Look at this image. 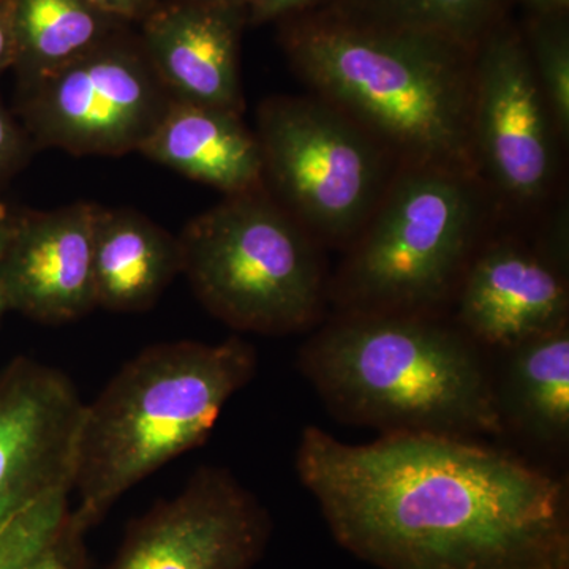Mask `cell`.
Returning <instances> with one entry per match:
<instances>
[{
    "instance_id": "cell-21",
    "label": "cell",
    "mask_w": 569,
    "mask_h": 569,
    "mask_svg": "<svg viewBox=\"0 0 569 569\" xmlns=\"http://www.w3.org/2000/svg\"><path fill=\"white\" fill-rule=\"evenodd\" d=\"M73 489L40 497L0 529V569H29L51 548L70 522Z\"/></svg>"
},
{
    "instance_id": "cell-6",
    "label": "cell",
    "mask_w": 569,
    "mask_h": 569,
    "mask_svg": "<svg viewBox=\"0 0 569 569\" xmlns=\"http://www.w3.org/2000/svg\"><path fill=\"white\" fill-rule=\"evenodd\" d=\"M178 241L181 276L228 328L290 336L323 323L331 306L325 247L266 189L223 197Z\"/></svg>"
},
{
    "instance_id": "cell-3",
    "label": "cell",
    "mask_w": 569,
    "mask_h": 569,
    "mask_svg": "<svg viewBox=\"0 0 569 569\" xmlns=\"http://www.w3.org/2000/svg\"><path fill=\"white\" fill-rule=\"evenodd\" d=\"M298 367L337 419L383 436L507 430L481 347L448 316L336 313Z\"/></svg>"
},
{
    "instance_id": "cell-15",
    "label": "cell",
    "mask_w": 569,
    "mask_h": 569,
    "mask_svg": "<svg viewBox=\"0 0 569 569\" xmlns=\"http://www.w3.org/2000/svg\"><path fill=\"white\" fill-rule=\"evenodd\" d=\"M138 153L223 197L264 189L260 142L233 111L173 99Z\"/></svg>"
},
{
    "instance_id": "cell-13",
    "label": "cell",
    "mask_w": 569,
    "mask_h": 569,
    "mask_svg": "<svg viewBox=\"0 0 569 569\" xmlns=\"http://www.w3.org/2000/svg\"><path fill=\"white\" fill-rule=\"evenodd\" d=\"M99 204L14 213L0 282L7 309L43 325L81 320L97 309L93 236Z\"/></svg>"
},
{
    "instance_id": "cell-29",
    "label": "cell",
    "mask_w": 569,
    "mask_h": 569,
    "mask_svg": "<svg viewBox=\"0 0 569 569\" xmlns=\"http://www.w3.org/2000/svg\"><path fill=\"white\" fill-rule=\"evenodd\" d=\"M181 2L194 3V6L222 7V9L244 10V0H181Z\"/></svg>"
},
{
    "instance_id": "cell-28",
    "label": "cell",
    "mask_w": 569,
    "mask_h": 569,
    "mask_svg": "<svg viewBox=\"0 0 569 569\" xmlns=\"http://www.w3.org/2000/svg\"><path fill=\"white\" fill-rule=\"evenodd\" d=\"M522 3L529 13L533 14H557L568 13L569 0H516Z\"/></svg>"
},
{
    "instance_id": "cell-22",
    "label": "cell",
    "mask_w": 569,
    "mask_h": 569,
    "mask_svg": "<svg viewBox=\"0 0 569 569\" xmlns=\"http://www.w3.org/2000/svg\"><path fill=\"white\" fill-rule=\"evenodd\" d=\"M36 151L20 119L14 118L0 100V182L20 173Z\"/></svg>"
},
{
    "instance_id": "cell-12",
    "label": "cell",
    "mask_w": 569,
    "mask_h": 569,
    "mask_svg": "<svg viewBox=\"0 0 569 569\" xmlns=\"http://www.w3.org/2000/svg\"><path fill=\"white\" fill-rule=\"evenodd\" d=\"M82 408L56 367L18 358L0 373V529L52 490L73 489Z\"/></svg>"
},
{
    "instance_id": "cell-2",
    "label": "cell",
    "mask_w": 569,
    "mask_h": 569,
    "mask_svg": "<svg viewBox=\"0 0 569 569\" xmlns=\"http://www.w3.org/2000/svg\"><path fill=\"white\" fill-rule=\"evenodd\" d=\"M280 41L309 92L350 116L397 163L477 174L475 50L340 3L283 20Z\"/></svg>"
},
{
    "instance_id": "cell-16",
    "label": "cell",
    "mask_w": 569,
    "mask_h": 569,
    "mask_svg": "<svg viewBox=\"0 0 569 569\" xmlns=\"http://www.w3.org/2000/svg\"><path fill=\"white\" fill-rule=\"evenodd\" d=\"M178 276V236L134 209L100 206L93 236L97 307L116 313L146 312Z\"/></svg>"
},
{
    "instance_id": "cell-1",
    "label": "cell",
    "mask_w": 569,
    "mask_h": 569,
    "mask_svg": "<svg viewBox=\"0 0 569 569\" xmlns=\"http://www.w3.org/2000/svg\"><path fill=\"white\" fill-rule=\"evenodd\" d=\"M296 473L337 545L378 569H569L567 485L475 438L348 445L307 426Z\"/></svg>"
},
{
    "instance_id": "cell-4",
    "label": "cell",
    "mask_w": 569,
    "mask_h": 569,
    "mask_svg": "<svg viewBox=\"0 0 569 569\" xmlns=\"http://www.w3.org/2000/svg\"><path fill=\"white\" fill-rule=\"evenodd\" d=\"M242 337L153 343L82 408L74 449V519L99 526L134 486L203 447L227 403L257 373Z\"/></svg>"
},
{
    "instance_id": "cell-26",
    "label": "cell",
    "mask_w": 569,
    "mask_h": 569,
    "mask_svg": "<svg viewBox=\"0 0 569 569\" xmlns=\"http://www.w3.org/2000/svg\"><path fill=\"white\" fill-rule=\"evenodd\" d=\"M14 9L17 0H0V74L13 69L17 62Z\"/></svg>"
},
{
    "instance_id": "cell-8",
    "label": "cell",
    "mask_w": 569,
    "mask_h": 569,
    "mask_svg": "<svg viewBox=\"0 0 569 569\" xmlns=\"http://www.w3.org/2000/svg\"><path fill=\"white\" fill-rule=\"evenodd\" d=\"M471 144L478 178L507 219H533L563 198L568 146L511 18L475 48Z\"/></svg>"
},
{
    "instance_id": "cell-14",
    "label": "cell",
    "mask_w": 569,
    "mask_h": 569,
    "mask_svg": "<svg viewBox=\"0 0 569 569\" xmlns=\"http://www.w3.org/2000/svg\"><path fill=\"white\" fill-rule=\"evenodd\" d=\"M246 11L162 0L140 22V41L174 100L244 114L239 50Z\"/></svg>"
},
{
    "instance_id": "cell-23",
    "label": "cell",
    "mask_w": 569,
    "mask_h": 569,
    "mask_svg": "<svg viewBox=\"0 0 569 569\" xmlns=\"http://www.w3.org/2000/svg\"><path fill=\"white\" fill-rule=\"evenodd\" d=\"M86 535L88 530L71 515L59 538L29 569H92Z\"/></svg>"
},
{
    "instance_id": "cell-5",
    "label": "cell",
    "mask_w": 569,
    "mask_h": 569,
    "mask_svg": "<svg viewBox=\"0 0 569 569\" xmlns=\"http://www.w3.org/2000/svg\"><path fill=\"white\" fill-rule=\"evenodd\" d=\"M505 219L477 174L400 164L329 280L336 313L448 316L479 247Z\"/></svg>"
},
{
    "instance_id": "cell-9",
    "label": "cell",
    "mask_w": 569,
    "mask_h": 569,
    "mask_svg": "<svg viewBox=\"0 0 569 569\" xmlns=\"http://www.w3.org/2000/svg\"><path fill=\"white\" fill-rule=\"evenodd\" d=\"M173 97L129 28L52 74L20 89L18 119L40 149L77 157L140 151Z\"/></svg>"
},
{
    "instance_id": "cell-27",
    "label": "cell",
    "mask_w": 569,
    "mask_h": 569,
    "mask_svg": "<svg viewBox=\"0 0 569 569\" xmlns=\"http://www.w3.org/2000/svg\"><path fill=\"white\" fill-rule=\"evenodd\" d=\"M14 213L9 211L6 204L0 203V263H2L3 252H6L7 241L13 224ZM6 296H3L2 282H0V318L7 312Z\"/></svg>"
},
{
    "instance_id": "cell-20",
    "label": "cell",
    "mask_w": 569,
    "mask_h": 569,
    "mask_svg": "<svg viewBox=\"0 0 569 569\" xmlns=\"http://www.w3.org/2000/svg\"><path fill=\"white\" fill-rule=\"evenodd\" d=\"M530 63L561 140L569 141L568 13L533 14L520 26Z\"/></svg>"
},
{
    "instance_id": "cell-7",
    "label": "cell",
    "mask_w": 569,
    "mask_h": 569,
    "mask_svg": "<svg viewBox=\"0 0 569 569\" xmlns=\"http://www.w3.org/2000/svg\"><path fill=\"white\" fill-rule=\"evenodd\" d=\"M266 192L325 249L346 250L387 192L397 163L346 112L316 93L258 104Z\"/></svg>"
},
{
    "instance_id": "cell-24",
    "label": "cell",
    "mask_w": 569,
    "mask_h": 569,
    "mask_svg": "<svg viewBox=\"0 0 569 569\" xmlns=\"http://www.w3.org/2000/svg\"><path fill=\"white\" fill-rule=\"evenodd\" d=\"M335 2L337 0H244L247 24L288 20Z\"/></svg>"
},
{
    "instance_id": "cell-25",
    "label": "cell",
    "mask_w": 569,
    "mask_h": 569,
    "mask_svg": "<svg viewBox=\"0 0 569 569\" xmlns=\"http://www.w3.org/2000/svg\"><path fill=\"white\" fill-rule=\"evenodd\" d=\"M93 9L123 24H140L152 13L162 0H84Z\"/></svg>"
},
{
    "instance_id": "cell-17",
    "label": "cell",
    "mask_w": 569,
    "mask_h": 569,
    "mask_svg": "<svg viewBox=\"0 0 569 569\" xmlns=\"http://www.w3.org/2000/svg\"><path fill=\"white\" fill-rule=\"evenodd\" d=\"M507 351L503 381H496L505 429L512 425L535 443L568 447L569 325Z\"/></svg>"
},
{
    "instance_id": "cell-10",
    "label": "cell",
    "mask_w": 569,
    "mask_h": 569,
    "mask_svg": "<svg viewBox=\"0 0 569 569\" xmlns=\"http://www.w3.org/2000/svg\"><path fill=\"white\" fill-rule=\"evenodd\" d=\"M531 227L522 233L505 217L459 284L452 321L479 347L507 351L569 325L567 201Z\"/></svg>"
},
{
    "instance_id": "cell-19",
    "label": "cell",
    "mask_w": 569,
    "mask_h": 569,
    "mask_svg": "<svg viewBox=\"0 0 569 569\" xmlns=\"http://www.w3.org/2000/svg\"><path fill=\"white\" fill-rule=\"evenodd\" d=\"M335 3L377 20L437 33L475 50L496 26L511 18L516 0H337Z\"/></svg>"
},
{
    "instance_id": "cell-18",
    "label": "cell",
    "mask_w": 569,
    "mask_h": 569,
    "mask_svg": "<svg viewBox=\"0 0 569 569\" xmlns=\"http://www.w3.org/2000/svg\"><path fill=\"white\" fill-rule=\"evenodd\" d=\"M17 70L20 89L48 80L129 26L84 0H17Z\"/></svg>"
},
{
    "instance_id": "cell-11",
    "label": "cell",
    "mask_w": 569,
    "mask_h": 569,
    "mask_svg": "<svg viewBox=\"0 0 569 569\" xmlns=\"http://www.w3.org/2000/svg\"><path fill=\"white\" fill-rule=\"evenodd\" d=\"M271 537L258 497L227 468L204 466L132 520L110 569H253Z\"/></svg>"
}]
</instances>
